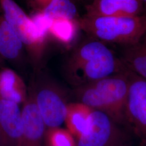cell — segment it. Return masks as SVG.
<instances>
[{
  "instance_id": "7a4b0ae2",
  "label": "cell",
  "mask_w": 146,
  "mask_h": 146,
  "mask_svg": "<svg viewBox=\"0 0 146 146\" xmlns=\"http://www.w3.org/2000/svg\"><path fill=\"white\" fill-rule=\"evenodd\" d=\"M130 82L127 69L76 87L73 91L78 102L102 111L117 124H125V102Z\"/></svg>"
},
{
  "instance_id": "30bf717a",
  "label": "cell",
  "mask_w": 146,
  "mask_h": 146,
  "mask_svg": "<svg viewBox=\"0 0 146 146\" xmlns=\"http://www.w3.org/2000/svg\"><path fill=\"white\" fill-rule=\"evenodd\" d=\"M145 11L141 0H92L86 6L87 16H138Z\"/></svg>"
},
{
  "instance_id": "603a6c76",
  "label": "cell",
  "mask_w": 146,
  "mask_h": 146,
  "mask_svg": "<svg viewBox=\"0 0 146 146\" xmlns=\"http://www.w3.org/2000/svg\"><path fill=\"white\" fill-rule=\"evenodd\" d=\"M92 1V0H90V1Z\"/></svg>"
},
{
  "instance_id": "ac0fdd59",
  "label": "cell",
  "mask_w": 146,
  "mask_h": 146,
  "mask_svg": "<svg viewBox=\"0 0 146 146\" xmlns=\"http://www.w3.org/2000/svg\"><path fill=\"white\" fill-rule=\"evenodd\" d=\"M31 17L39 31L43 35L47 36L52 20L47 17L42 11L35 13Z\"/></svg>"
},
{
  "instance_id": "7c38bea8",
  "label": "cell",
  "mask_w": 146,
  "mask_h": 146,
  "mask_svg": "<svg viewBox=\"0 0 146 146\" xmlns=\"http://www.w3.org/2000/svg\"><path fill=\"white\" fill-rule=\"evenodd\" d=\"M28 96L26 84L19 75L9 68L0 70V98L17 104H24Z\"/></svg>"
},
{
  "instance_id": "5b68a950",
  "label": "cell",
  "mask_w": 146,
  "mask_h": 146,
  "mask_svg": "<svg viewBox=\"0 0 146 146\" xmlns=\"http://www.w3.org/2000/svg\"><path fill=\"white\" fill-rule=\"evenodd\" d=\"M47 128L59 127L64 122L67 112L66 94L52 80L39 77L29 90Z\"/></svg>"
},
{
  "instance_id": "4fadbf2b",
  "label": "cell",
  "mask_w": 146,
  "mask_h": 146,
  "mask_svg": "<svg viewBox=\"0 0 146 146\" xmlns=\"http://www.w3.org/2000/svg\"><path fill=\"white\" fill-rule=\"evenodd\" d=\"M119 58L127 69L146 80V31L135 43L125 46Z\"/></svg>"
},
{
  "instance_id": "d6986e66",
  "label": "cell",
  "mask_w": 146,
  "mask_h": 146,
  "mask_svg": "<svg viewBox=\"0 0 146 146\" xmlns=\"http://www.w3.org/2000/svg\"><path fill=\"white\" fill-rule=\"evenodd\" d=\"M37 5H40L42 8H44L50 2L51 0H34Z\"/></svg>"
},
{
  "instance_id": "e0dca14e",
  "label": "cell",
  "mask_w": 146,
  "mask_h": 146,
  "mask_svg": "<svg viewBox=\"0 0 146 146\" xmlns=\"http://www.w3.org/2000/svg\"><path fill=\"white\" fill-rule=\"evenodd\" d=\"M47 146H76L72 134L60 127L48 128L45 132Z\"/></svg>"
},
{
  "instance_id": "8992f818",
  "label": "cell",
  "mask_w": 146,
  "mask_h": 146,
  "mask_svg": "<svg viewBox=\"0 0 146 146\" xmlns=\"http://www.w3.org/2000/svg\"><path fill=\"white\" fill-rule=\"evenodd\" d=\"M125 117V124L146 146V80L131 71Z\"/></svg>"
},
{
  "instance_id": "5bb4252c",
  "label": "cell",
  "mask_w": 146,
  "mask_h": 146,
  "mask_svg": "<svg viewBox=\"0 0 146 146\" xmlns=\"http://www.w3.org/2000/svg\"><path fill=\"white\" fill-rule=\"evenodd\" d=\"M93 110L79 102L67 104L64 122L68 131L76 140L88 131Z\"/></svg>"
},
{
  "instance_id": "6da1fadb",
  "label": "cell",
  "mask_w": 146,
  "mask_h": 146,
  "mask_svg": "<svg viewBox=\"0 0 146 146\" xmlns=\"http://www.w3.org/2000/svg\"><path fill=\"white\" fill-rule=\"evenodd\" d=\"M127 69L104 43L92 38L73 50L66 72L69 81L78 87Z\"/></svg>"
},
{
  "instance_id": "9c48e42d",
  "label": "cell",
  "mask_w": 146,
  "mask_h": 146,
  "mask_svg": "<svg viewBox=\"0 0 146 146\" xmlns=\"http://www.w3.org/2000/svg\"><path fill=\"white\" fill-rule=\"evenodd\" d=\"M23 133L21 146H42L46 125L31 94L21 110Z\"/></svg>"
},
{
  "instance_id": "ffe728a7",
  "label": "cell",
  "mask_w": 146,
  "mask_h": 146,
  "mask_svg": "<svg viewBox=\"0 0 146 146\" xmlns=\"http://www.w3.org/2000/svg\"><path fill=\"white\" fill-rule=\"evenodd\" d=\"M4 65H5V60L0 56V68L5 67Z\"/></svg>"
},
{
  "instance_id": "52a82bcc",
  "label": "cell",
  "mask_w": 146,
  "mask_h": 146,
  "mask_svg": "<svg viewBox=\"0 0 146 146\" xmlns=\"http://www.w3.org/2000/svg\"><path fill=\"white\" fill-rule=\"evenodd\" d=\"M117 124L104 112L93 110L88 129L76 140V146H124Z\"/></svg>"
},
{
  "instance_id": "7402d4cb",
  "label": "cell",
  "mask_w": 146,
  "mask_h": 146,
  "mask_svg": "<svg viewBox=\"0 0 146 146\" xmlns=\"http://www.w3.org/2000/svg\"><path fill=\"white\" fill-rule=\"evenodd\" d=\"M0 146H1V136H0Z\"/></svg>"
},
{
  "instance_id": "3957f363",
  "label": "cell",
  "mask_w": 146,
  "mask_h": 146,
  "mask_svg": "<svg viewBox=\"0 0 146 146\" xmlns=\"http://www.w3.org/2000/svg\"><path fill=\"white\" fill-rule=\"evenodd\" d=\"M78 27L92 38L124 47L137 42L146 31V15L80 17Z\"/></svg>"
},
{
  "instance_id": "8fae6325",
  "label": "cell",
  "mask_w": 146,
  "mask_h": 146,
  "mask_svg": "<svg viewBox=\"0 0 146 146\" xmlns=\"http://www.w3.org/2000/svg\"><path fill=\"white\" fill-rule=\"evenodd\" d=\"M24 44L15 31L5 20L0 8V56L17 67L25 61Z\"/></svg>"
},
{
  "instance_id": "277c9868",
  "label": "cell",
  "mask_w": 146,
  "mask_h": 146,
  "mask_svg": "<svg viewBox=\"0 0 146 146\" xmlns=\"http://www.w3.org/2000/svg\"><path fill=\"white\" fill-rule=\"evenodd\" d=\"M0 8L5 20L23 42L27 55L34 67H40L47 36L37 28L31 17L14 0H0Z\"/></svg>"
},
{
  "instance_id": "2e32d148",
  "label": "cell",
  "mask_w": 146,
  "mask_h": 146,
  "mask_svg": "<svg viewBox=\"0 0 146 146\" xmlns=\"http://www.w3.org/2000/svg\"><path fill=\"white\" fill-rule=\"evenodd\" d=\"M41 11L51 20L62 18L78 21L80 18L71 0H51Z\"/></svg>"
},
{
  "instance_id": "9a60e30c",
  "label": "cell",
  "mask_w": 146,
  "mask_h": 146,
  "mask_svg": "<svg viewBox=\"0 0 146 146\" xmlns=\"http://www.w3.org/2000/svg\"><path fill=\"white\" fill-rule=\"evenodd\" d=\"M78 21L66 19H55L52 20L48 34L64 44H70L76 37Z\"/></svg>"
},
{
  "instance_id": "ba28073f",
  "label": "cell",
  "mask_w": 146,
  "mask_h": 146,
  "mask_svg": "<svg viewBox=\"0 0 146 146\" xmlns=\"http://www.w3.org/2000/svg\"><path fill=\"white\" fill-rule=\"evenodd\" d=\"M23 125L19 104L0 98L1 146H21Z\"/></svg>"
},
{
  "instance_id": "44dd1931",
  "label": "cell",
  "mask_w": 146,
  "mask_h": 146,
  "mask_svg": "<svg viewBox=\"0 0 146 146\" xmlns=\"http://www.w3.org/2000/svg\"><path fill=\"white\" fill-rule=\"evenodd\" d=\"M143 4V6H144V9H145V11L146 12V0H141Z\"/></svg>"
}]
</instances>
